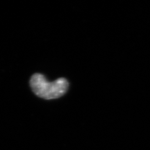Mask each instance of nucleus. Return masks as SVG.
<instances>
[{"label":"nucleus","mask_w":150,"mask_h":150,"mask_svg":"<svg viewBox=\"0 0 150 150\" xmlns=\"http://www.w3.org/2000/svg\"><path fill=\"white\" fill-rule=\"evenodd\" d=\"M32 91L38 97L45 100H52L62 96L67 92L69 83L64 78H59L50 82L45 76L36 73L30 81Z\"/></svg>","instance_id":"1"}]
</instances>
